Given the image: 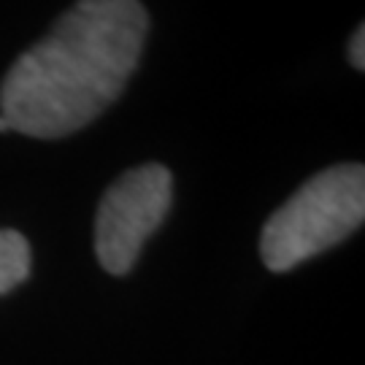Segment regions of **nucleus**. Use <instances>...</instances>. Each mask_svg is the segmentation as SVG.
Wrapping results in <instances>:
<instances>
[{"mask_svg": "<svg viewBox=\"0 0 365 365\" xmlns=\"http://www.w3.org/2000/svg\"><path fill=\"white\" fill-rule=\"evenodd\" d=\"M30 244L16 230H0V295L19 287L30 276Z\"/></svg>", "mask_w": 365, "mask_h": 365, "instance_id": "4", "label": "nucleus"}, {"mask_svg": "<svg viewBox=\"0 0 365 365\" xmlns=\"http://www.w3.org/2000/svg\"><path fill=\"white\" fill-rule=\"evenodd\" d=\"M173 197V176L160 163L122 173L106 190L95 217V255L108 274L130 271L146 238L163 225Z\"/></svg>", "mask_w": 365, "mask_h": 365, "instance_id": "3", "label": "nucleus"}, {"mask_svg": "<svg viewBox=\"0 0 365 365\" xmlns=\"http://www.w3.org/2000/svg\"><path fill=\"white\" fill-rule=\"evenodd\" d=\"M365 220V168L344 163L317 173L300 187L260 235L268 271L284 274L314 255L341 244Z\"/></svg>", "mask_w": 365, "mask_h": 365, "instance_id": "2", "label": "nucleus"}, {"mask_svg": "<svg viewBox=\"0 0 365 365\" xmlns=\"http://www.w3.org/2000/svg\"><path fill=\"white\" fill-rule=\"evenodd\" d=\"M0 133H9V122L0 117Z\"/></svg>", "mask_w": 365, "mask_h": 365, "instance_id": "6", "label": "nucleus"}, {"mask_svg": "<svg viewBox=\"0 0 365 365\" xmlns=\"http://www.w3.org/2000/svg\"><path fill=\"white\" fill-rule=\"evenodd\" d=\"M149 16L135 0H84L0 84V117L30 138H66L117 101L141 60Z\"/></svg>", "mask_w": 365, "mask_h": 365, "instance_id": "1", "label": "nucleus"}, {"mask_svg": "<svg viewBox=\"0 0 365 365\" xmlns=\"http://www.w3.org/2000/svg\"><path fill=\"white\" fill-rule=\"evenodd\" d=\"M349 63H352L357 71L365 68V27L363 25L354 30L352 41H349Z\"/></svg>", "mask_w": 365, "mask_h": 365, "instance_id": "5", "label": "nucleus"}]
</instances>
